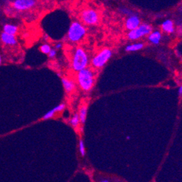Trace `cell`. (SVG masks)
Segmentation results:
<instances>
[{
  "label": "cell",
  "instance_id": "e0dca14e",
  "mask_svg": "<svg viewBox=\"0 0 182 182\" xmlns=\"http://www.w3.org/2000/svg\"><path fill=\"white\" fill-rule=\"evenodd\" d=\"M55 113H56V112H55V110L54 108H53L52 110H50V111L47 112L45 115L43 116L42 119L43 120H48V119H50V118H52L54 117V116L55 115Z\"/></svg>",
  "mask_w": 182,
  "mask_h": 182
},
{
  "label": "cell",
  "instance_id": "5bb4252c",
  "mask_svg": "<svg viewBox=\"0 0 182 182\" xmlns=\"http://www.w3.org/2000/svg\"><path fill=\"white\" fill-rule=\"evenodd\" d=\"M87 106L86 105H83L81 107L80 110H79V118H80V122L82 124H84L86 122V119H87Z\"/></svg>",
  "mask_w": 182,
  "mask_h": 182
},
{
  "label": "cell",
  "instance_id": "5b68a950",
  "mask_svg": "<svg viewBox=\"0 0 182 182\" xmlns=\"http://www.w3.org/2000/svg\"><path fill=\"white\" fill-rule=\"evenodd\" d=\"M112 51L110 49L105 48L102 50L98 54L92 59L91 64L96 68H100L103 67L107 61L111 58Z\"/></svg>",
  "mask_w": 182,
  "mask_h": 182
},
{
  "label": "cell",
  "instance_id": "9c48e42d",
  "mask_svg": "<svg viewBox=\"0 0 182 182\" xmlns=\"http://www.w3.org/2000/svg\"><path fill=\"white\" fill-rule=\"evenodd\" d=\"M0 40L4 44L9 45V46H15L18 43L15 35L7 34L4 31L0 34Z\"/></svg>",
  "mask_w": 182,
  "mask_h": 182
},
{
  "label": "cell",
  "instance_id": "3957f363",
  "mask_svg": "<svg viewBox=\"0 0 182 182\" xmlns=\"http://www.w3.org/2000/svg\"><path fill=\"white\" fill-rule=\"evenodd\" d=\"M88 64H89V57L87 52L82 48H77L73 54L72 63H71L73 70L78 72L87 67Z\"/></svg>",
  "mask_w": 182,
  "mask_h": 182
},
{
  "label": "cell",
  "instance_id": "603a6c76",
  "mask_svg": "<svg viewBox=\"0 0 182 182\" xmlns=\"http://www.w3.org/2000/svg\"><path fill=\"white\" fill-rule=\"evenodd\" d=\"M101 181L102 182H108V181H109V180H102Z\"/></svg>",
  "mask_w": 182,
  "mask_h": 182
},
{
  "label": "cell",
  "instance_id": "7402d4cb",
  "mask_svg": "<svg viewBox=\"0 0 182 182\" xmlns=\"http://www.w3.org/2000/svg\"><path fill=\"white\" fill-rule=\"evenodd\" d=\"M179 95L180 96H181V95H182V87L181 86L179 87Z\"/></svg>",
  "mask_w": 182,
  "mask_h": 182
},
{
  "label": "cell",
  "instance_id": "8fae6325",
  "mask_svg": "<svg viewBox=\"0 0 182 182\" xmlns=\"http://www.w3.org/2000/svg\"><path fill=\"white\" fill-rule=\"evenodd\" d=\"M162 34L159 30H155L152 31L150 34H148V40L153 44H158L160 43Z\"/></svg>",
  "mask_w": 182,
  "mask_h": 182
},
{
  "label": "cell",
  "instance_id": "44dd1931",
  "mask_svg": "<svg viewBox=\"0 0 182 182\" xmlns=\"http://www.w3.org/2000/svg\"><path fill=\"white\" fill-rule=\"evenodd\" d=\"M62 47H63V45L62 44H60V43H59V44H57L55 45V49H56V50H60V49H61Z\"/></svg>",
  "mask_w": 182,
  "mask_h": 182
},
{
  "label": "cell",
  "instance_id": "52a82bcc",
  "mask_svg": "<svg viewBox=\"0 0 182 182\" xmlns=\"http://www.w3.org/2000/svg\"><path fill=\"white\" fill-rule=\"evenodd\" d=\"M10 4L15 11L22 12L34 7L36 4V0H13Z\"/></svg>",
  "mask_w": 182,
  "mask_h": 182
},
{
  "label": "cell",
  "instance_id": "2e32d148",
  "mask_svg": "<svg viewBox=\"0 0 182 182\" xmlns=\"http://www.w3.org/2000/svg\"><path fill=\"white\" fill-rule=\"evenodd\" d=\"M80 123V118H79V115L78 113L74 114V115L73 116L72 118L71 119V124L73 127L76 128Z\"/></svg>",
  "mask_w": 182,
  "mask_h": 182
},
{
  "label": "cell",
  "instance_id": "d4e9b609",
  "mask_svg": "<svg viewBox=\"0 0 182 182\" xmlns=\"http://www.w3.org/2000/svg\"><path fill=\"white\" fill-rule=\"evenodd\" d=\"M130 139V136H127V140H129Z\"/></svg>",
  "mask_w": 182,
  "mask_h": 182
},
{
  "label": "cell",
  "instance_id": "4fadbf2b",
  "mask_svg": "<svg viewBox=\"0 0 182 182\" xmlns=\"http://www.w3.org/2000/svg\"><path fill=\"white\" fill-rule=\"evenodd\" d=\"M3 31L7 34L15 36L18 31V27L13 24H5L3 26Z\"/></svg>",
  "mask_w": 182,
  "mask_h": 182
},
{
  "label": "cell",
  "instance_id": "7a4b0ae2",
  "mask_svg": "<svg viewBox=\"0 0 182 182\" xmlns=\"http://www.w3.org/2000/svg\"><path fill=\"white\" fill-rule=\"evenodd\" d=\"M87 34V29L81 22H73L67 31V39L72 43L79 42Z\"/></svg>",
  "mask_w": 182,
  "mask_h": 182
},
{
  "label": "cell",
  "instance_id": "9a60e30c",
  "mask_svg": "<svg viewBox=\"0 0 182 182\" xmlns=\"http://www.w3.org/2000/svg\"><path fill=\"white\" fill-rule=\"evenodd\" d=\"M144 47V44L143 43H136L128 45L126 47V52H135V51L141 50Z\"/></svg>",
  "mask_w": 182,
  "mask_h": 182
},
{
  "label": "cell",
  "instance_id": "30bf717a",
  "mask_svg": "<svg viewBox=\"0 0 182 182\" xmlns=\"http://www.w3.org/2000/svg\"><path fill=\"white\" fill-rule=\"evenodd\" d=\"M62 83L67 93H71L75 89V84L71 79H67V78H63Z\"/></svg>",
  "mask_w": 182,
  "mask_h": 182
},
{
  "label": "cell",
  "instance_id": "d6986e66",
  "mask_svg": "<svg viewBox=\"0 0 182 182\" xmlns=\"http://www.w3.org/2000/svg\"><path fill=\"white\" fill-rule=\"evenodd\" d=\"M79 152H80V154L82 155V156H84L86 154L84 144H83V142L82 140H79Z\"/></svg>",
  "mask_w": 182,
  "mask_h": 182
},
{
  "label": "cell",
  "instance_id": "ac0fdd59",
  "mask_svg": "<svg viewBox=\"0 0 182 182\" xmlns=\"http://www.w3.org/2000/svg\"><path fill=\"white\" fill-rule=\"evenodd\" d=\"M40 50H41V52H42V53H44V54L48 55V53L50 52V51L51 50V47L47 44H43L42 46H41Z\"/></svg>",
  "mask_w": 182,
  "mask_h": 182
},
{
  "label": "cell",
  "instance_id": "ba28073f",
  "mask_svg": "<svg viewBox=\"0 0 182 182\" xmlns=\"http://www.w3.org/2000/svg\"><path fill=\"white\" fill-rule=\"evenodd\" d=\"M141 24L140 18L137 15L133 14L128 16V18L126 20V28L128 30H131L137 28Z\"/></svg>",
  "mask_w": 182,
  "mask_h": 182
},
{
  "label": "cell",
  "instance_id": "6da1fadb",
  "mask_svg": "<svg viewBox=\"0 0 182 182\" xmlns=\"http://www.w3.org/2000/svg\"><path fill=\"white\" fill-rule=\"evenodd\" d=\"M77 81L81 89L85 91H89L92 89L95 83V76L91 69L86 67L78 71Z\"/></svg>",
  "mask_w": 182,
  "mask_h": 182
},
{
  "label": "cell",
  "instance_id": "ffe728a7",
  "mask_svg": "<svg viewBox=\"0 0 182 182\" xmlns=\"http://www.w3.org/2000/svg\"><path fill=\"white\" fill-rule=\"evenodd\" d=\"M56 54H57L56 50H55V49H51L50 52L48 53L49 58H54L56 56Z\"/></svg>",
  "mask_w": 182,
  "mask_h": 182
},
{
  "label": "cell",
  "instance_id": "7c38bea8",
  "mask_svg": "<svg viewBox=\"0 0 182 182\" xmlns=\"http://www.w3.org/2000/svg\"><path fill=\"white\" fill-rule=\"evenodd\" d=\"M162 30L168 34H172L174 32V22L171 20H166L161 25Z\"/></svg>",
  "mask_w": 182,
  "mask_h": 182
},
{
  "label": "cell",
  "instance_id": "8992f818",
  "mask_svg": "<svg viewBox=\"0 0 182 182\" xmlns=\"http://www.w3.org/2000/svg\"><path fill=\"white\" fill-rule=\"evenodd\" d=\"M81 19L86 25L93 26L99 22V16L96 10L88 8L81 13Z\"/></svg>",
  "mask_w": 182,
  "mask_h": 182
},
{
  "label": "cell",
  "instance_id": "cb8c5ba5",
  "mask_svg": "<svg viewBox=\"0 0 182 182\" xmlns=\"http://www.w3.org/2000/svg\"><path fill=\"white\" fill-rule=\"evenodd\" d=\"M2 63V56H1V54H0V65H1Z\"/></svg>",
  "mask_w": 182,
  "mask_h": 182
},
{
  "label": "cell",
  "instance_id": "277c9868",
  "mask_svg": "<svg viewBox=\"0 0 182 182\" xmlns=\"http://www.w3.org/2000/svg\"><path fill=\"white\" fill-rule=\"evenodd\" d=\"M152 31V27L147 23L140 24L137 28L131 30H129L128 34V38L130 40L140 39L143 36L150 34Z\"/></svg>",
  "mask_w": 182,
  "mask_h": 182
}]
</instances>
